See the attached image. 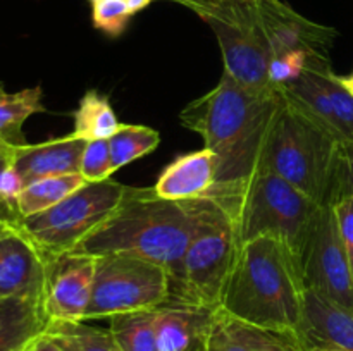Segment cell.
I'll list each match as a JSON object with an SVG mask.
<instances>
[{"label": "cell", "mask_w": 353, "mask_h": 351, "mask_svg": "<svg viewBox=\"0 0 353 351\" xmlns=\"http://www.w3.org/2000/svg\"><path fill=\"white\" fill-rule=\"evenodd\" d=\"M43 334L64 351H121L110 329H99L85 322L48 320Z\"/></svg>", "instance_id": "obj_23"}, {"label": "cell", "mask_w": 353, "mask_h": 351, "mask_svg": "<svg viewBox=\"0 0 353 351\" xmlns=\"http://www.w3.org/2000/svg\"><path fill=\"white\" fill-rule=\"evenodd\" d=\"M303 350L305 351H347L341 348L331 346V344H319V343H303Z\"/></svg>", "instance_id": "obj_33"}, {"label": "cell", "mask_w": 353, "mask_h": 351, "mask_svg": "<svg viewBox=\"0 0 353 351\" xmlns=\"http://www.w3.org/2000/svg\"><path fill=\"white\" fill-rule=\"evenodd\" d=\"M171 277L162 265L123 253L95 257L92 299L85 320L143 312L169 299Z\"/></svg>", "instance_id": "obj_9"}, {"label": "cell", "mask_w": 353, "mask_h": 351, "mask_svg": "<svg viewBox=\"0 0 353 351\" xmlns=\"http://www.w3.org/2000/svg\"><path fill=\"white\" fill-rule=\"evenodd\" d=\"M74 131L78 138L83 140H109L119 127L116 112H114L110 100L97 89H88L81 96L78 109L72 112Z\"/></svg>", "instance_id": "obj_22"}, {"label": "cell", "mask_w": 353, "mask_h": 351, "mask_svg": "<svg viewBox=\"0 0 353 351\" xmlns=\"http://www.w3.org/2000/svg\"><path fill=\"white\" fill-rule=\"evenodd\" d=\"M47 315L37 299H0V351H28L45 332Z\"/></svg>", "instance_id": "obj_19"}, {"label": "cell", "mask_w": 353, "mask_h": 351, "mask_svg": "<svg viewBox=\"0 0 353 351\" xmlns=\"http://www.w3.org/2000/svg\"><path fill=\"white\" fill-rule=\"evenodd\" d=\"M24 181L14 165L0 172V205L16 210V202L24 189Z\"/></svg>", "instance_id": "obj_30"}, {"label": "cell", "mask_w": 353, "mask_h": 351, "mask_svg": "<svg viewBox=\"0 0 353 351\" xmlns=\"http://www.w3.org/2000/svg\"><path fill=\"white\" fill-rule=\"evenodd\" d=\"M233 209L240 244L261 236L283 241L293 253H302L307 233L316 215V202L268 167H259L231 188H212ZM207 193V195H209Z\"/></svg>", "instance_id": "obj_6"}, {"label": "cell", "mask_w": 353, "mask_h": 351, "mask_svg": "<svg viewBox=\"0 0 353 351\" xmlns=\"http://www.w3.org/2000/svg\"><path fill=\"white\" fill-rule=\"evenodd\" d=\"M79 174L88 182H99L110 179L114 174L112 162H110L109 140H90L86 141L81 155Z\"/></svg>", "instance_id": "obj_27"}, {"label": "cell", "mask_w": 353, "mask_h": 351, "mask_svg": "<svg viewBox=\"0 0 353 351\" xmlns=\"http://www.w3.org/2000/svg\"><path fill=\"white\" fill-rule=\"evenodd\" d=\"M312 57H316V54H310V52L305 50H293L285 55L271 58V64H269V81H271L272 88L278 89L296 81L303 74V71L307 69Z\"/></svg>", "instance_id": "obj_28"}, {"label": "cell", "mask_w": 353, "mask_h": 351, "mask_svg": "<svg viewBox=\"0 0 353 351\" xmlns=\"http://www.w3.org/2000/svg\"><path fill=\"white\" fill-rule=\"evenodd\" d=\"M12 217H19V215H17L16 210L6 209V206H0V222H3V220H7V219H12Z\"/></svg>", "instance_id": "obj_37"}, {"label": "cell", "mask_w": 353, "mask_h": 351, "mask_svg": "<svg viewBox=\"0 0 353 351\" xmlns=\"http://www.w3.org/2000/svg\"><path fill=\"white\" fill-rule=\"evenodd\" d=\"M85 145L86 140L72 133L61 138H52L43 143H26L17 147L14 155V167L23 178L24 184L48 176L78 174Z\"/></svg>", "instance_id": "obj_16"}, {"label": "cell", "mask_w": 353, "mask_h": 351, "mask_svg": "<svg viewBox=\"0 0 353 351\" xmlns=\"http://www.w3.org/2000/svg\"><path fill=\"white\" fill-rule=\"evenodd\" d=\"M90 2H95V0H90Z\"/></svg>", "instance_id": "obj_40"}, {"label": "cell", "mask_w": 353, "mask_h": 351, "mask_svg": "<svg viewBox=\"0 0 353 351\" xmlns=\"http://www.w3.org/2000/svg\"><path fill=\"white\" fill-rule=\"evenodd\" d=\"M86 179L81 174H64L48 176V178L37 179L24 186L19 198L16 202V212L19 217H31L45 212L68 198L71 193L86 184Z\"/></svg>", "instance_id": "obj_21"}, {"label": "cell", "mask_w": 353, "mask_h": 351, "mask_svg": "<svg viewBox=\"0 0 353 351\" xmlns=\"http://www.w3.org/2000/svg\"><path fill=\"white\" fill-rule=\"evenodd\" d=\"M303 292L299 257L283 241L261 236L238 250L219 306L255 326L300 337Z\"/></svg>", "instance_id": "obj_2"}, {"label": "cell", "mask_w": 353, "mask_h": 351, "mask_svg": "<svg viewBox=\"0 0 353 351\" xmlns=\"http://www.w3.org/2000/svg\"><path fill=\"white\" fill-rule=\"evenodd\" d=\"M48 257L21 227L19 217L0 222V299L26 298L43 305Z\"/></svg>", "instance_id": "obj_11"}, {"label": "cell", "mask_w": 353, "mask_h": 351, "mask_svg": "<svg viewBox=\"0 0 353 351\" xmlns=\"http://www.w3.org/2000/svg\"><path fill=\"white\" fill-rule=\"evenodd\" d=\"M300 268L305 288L353 310V274L333 205H319L307 233Z\"/></svg>", "instance_id": "obj_10"}, {"label": "cell", "mask_w": 353, "mask_h": 351, "mask_svg": "<svg viewBox=\"0 0 353 351\" xmlns=\"http://www.w3.org/2000/svg\"><path fill=\"white\" fill-rule=\"evenodd\" d=\"M161 143L159 131L140 124H119L116 133L109 138L110 162L114 172L137 158L152 153Z\"/></svg>", "instance_id": "obj_24"}, {"label": "cell", "mask_w": 353, "mask_h": 351, "mask_svg": "<svg viewBox=\"0 0 353 351\" xmlns=\"http://www.w3.org/2000/svg\"><path fill=\"white\" fill-rule=\"evenodd\" d=\"M126 189L114 179L86 182L52 209L19 217V224L47 257L69 253L112 215Z\"/></svg>", "instance_id": "obj_8"}, {"label": "cell", "mask_w": 353, "mask_h": 351, "mask_svg": "<svg viewBox=\"0 0 353 351\" xmlns=\"http://www.w3.org/2000/svg\"><path fill=\"white\" fill-rule=\"evenodd\" d=\"M195 203V227L178 267L169 274L168 301L217 308L240 250L238 224L230 202L209 193Z\"/></svg>", "instance_id": "obj_5"}, {"label": "cell", "mask_w": 353, "mask_h": 351, "mask_svg": "<svg viewBox=\"0 0 353 351\" xmlns=\"http://www.w3.org/2000/svg\"><path fill=\"white\" fill-rule=\"evenodd\" d=\"M28 351H64V350H62V348L59 346L55 341H52L50 337L45 336V334H41V336L38 337L33 344H31L30 350Z\"/></svg>", "instance_id": "obj_32"}, {"label": "cell", "mask_w": 353, "mask_h": 351, "mask_svg": "<svg viewBox=\"0 0 353 351\" xmlns=\"http://www.w3.org/2000/svg\"><path fill=\"white\" fill-rule=\"evenodd\" d=\"M195 227L193 200L174 202L154 188H130L112 215L76 246V253H123L162 265L171 274L181 262Z\"/></svg>", "instance_id": "obj_3"}, {"label": "cell", "mask_w": 353, "mask_h": 351, "mask_svg": "<svg viewBox=\"0 0 353 351\" xmlns=\"http://www.w3.org/2000/svg\"><path fill=\"white\" fill-rule=\"evenodd\" d=\"M240 2H255V0H240Z\"/></svg>", "instance_id": "obj_38"}, {"label": "cell", "mask_w": 353, "mask_h": 351, "mask_svg": "<svg viewBox=\"0 0 353 351\" xmlns=\"http://www.w3.org/2000/svg\"><path fill=\"white\" fill-rule=\"evenodd\" d=\"M338 79H340L341 85L345 86V89L353 96V72L348 76H338Z\"/></svg>", "instance_id": "obj_36"}, {"label": "cell", "mask_w": 353, "mask_h": 351, "mask_svg": "<svg viewBox=\"0 0 353 351\" xmlns=\"http://www.w3.org/2000/svg\"><path fill=\"white\" fill-rule=\"evenodd\" d=\"M2 86H3V83H0V88H2Z\"/></svg>", "instance_id": "obj_39"}, {"label": "cell", "mask_w": 353, "mask_h": 351, "mask_svg": "<svg viewBox=\"0 0 353 351\" xmlns=\"http://www.w3.org/2000/svg\"><path fill=\"white\" fill-rule=\"evenodd\" d=\"M347 191L353 195V151L348 150V164H347Z\"/></svg>", "instance_id": "obj_34"}, {"label": "cell", "mask_w": 353, "mask_h": 351, "mask_svg": "<svg viewBox=\"0 0 353 351\" xmlns=\"http://www.w3.org/2000/svg\"><path fill=\"white\" fill-rule=\"evenodd\" d=\"M347 164V145L283 95L261 167L274 171L317 205H334L348 195Z\"/></svg>", "instance_id": "obj_4"}, {"label": "cell", "mask_w": 353, "mask_h": 351, "mask_svg": "<svg viewBox=\"0 0 353 351\" xmlns=\"http://www.w3.org/2000/svg\"><path fill=\"white\" fill-rule=\"evenodd\" d=\"M214 310L176 301L157 306L154 317L159 351H205Z\"/></svg>", "instance_id": "obj_15"}, {"label": "cell", "mask_w": 353, "mask_h": 351, "mask_svg": "<svg viewBox=\"0 0 353 351\" xmlns=\"http://www.w3.org/2000/svg\"><path fill=\"white\" fill-rule=\"evenodd\" d=\"M259 14L271 58L293 50L327 55L336 38L333 28L312 23L281 0H259Z\"/></svg>", "instance_id": "obj_13"}, {"label": "cell", "mask_w": 353, "mask_h": 351, "mask_svg": "<svg viewBox=\"0 0 353 351\" xmlns=\"http://www.w3.org/2000/svg\"><path fill=\"white\" fill-rule=\"evenodd\" d=\"M300 339L353 351V310L305 288Z\"/></svg>", "instance_id": "obj_17"}, {"label": "cell", "mask_w": 353, "mask_h": 351, "mask_svg": "<svg viewBox=\"0 0 353 351\" xmlns=\"http://www.w3.org/2000/svg\"><path fill=\"white\" fill-rule=\"evenodd\" d=\"M205 351H305L295 334L278 332L231 315L217 306L210 319Z\"/></svg>", "instance_id": "obj_14"}, {"label": "cell", "mask_w": 353, "mask_h": 351, "mask_svg": "<svg viewBox=\"0 0 353 351\" xmlns=\"http://www.w3.org/2000/svg\"><path fill=\"white\" fill-rule=\"evenodd\" d=\"M16 150L17 147H10V145L0 143V172L6 171V169L10 167V165H14V155H16ZM6 209H10V206H6Z\"/></svg>", "instance_id": "obj_31"}, {"label": "cell", "mask_w": 353, "mask_h": 351, "mask_svg": "<svg viewBox=\"0 0 353 351\" xmlns=\"http://www.w3.org/2000/svg\"><path fill=\"white\" fill-rule=\"evenodd\" d=\"M126 2H128V6H130L131 12L137 14V12H140L141 9H145L148 3L154 2V0H126Z\"/></svg>", "instance_id": "obj_35"}, {"label": "cell", "mask_w": 353, "mask_h": 351, "mask_svg": "<svg viewBox=\"0 0 353 351\" xmlns=\"http://www.w3.org/2000/svg\"><path fill=\"white\" fill-rule=\"evenodd\" d=\"M281 102V89L248 92L223 72L210 92L181 110L183 126L199 133L216 155L214 188H231L261 167Z\"/></svg>", "instance_id": "obj_1"}, {"label": "cell", "mask_w": 353, "mask_h": 351, "mask_svg": "<svg viewBox=\"0 0 353 351\" xmlns=\"http://www.w3.org/2000/svg\"><path fill=\"white\" fill-rule=\"evenodd\" d=\"M131 16L133 12L126 0H95L92 2L93 26L112 38L123 34Z\"/></svg>", "instance_id": "obj_26"}, {"label": "cell", "mask_w": 353, "mask_h": 351, "mask_svg": "<svg viewBox=\"0 0 353 351\" xmlns=\"http://www.w3.org/2000/svg\"><path fill=\"white\" fill-rule=\"evenodd\" d=\"M216 184V155L209 148L174 158L162 171L154 189L159 196L186 202L205 196Z\"/></svg>", "instance_id": "obj_18"}, {"label": "cell", "mask_w": 353, "mask_h": 351, "mask_svg": "<svg viewBox=\"0 0 353 351\" xmlns=\"http://www.w3.org/2000/svg\"><path fill=\"white\" fill-rule=\"evenodd\" d=\"M334 215H336L338 227H340L341 240H343L345 250H347L348 260H350L353 274V195H343L333 205Z\"/></svg>", "instance_id": "obj_29"}, {"label": "cell", "mask_w": 353, "mask_h": 351, "mask_svg": "<svg viewBox=\"0 0 353 351\" xmlns=\"http://www.w3.org/2000/svg\"><path fill=\"white\" fill-rule=\"evenodd\" d=\"M154 310L121 313L110 319V332L121 351H159Z\"/></svg>", "instance_id": "obj_25"}, {"label": "cell", "mask_w": 353, "mask_h": 351, "mask_svg": "<svg viewBox=\"0 0 353 351\" xmlns=\"http://www.w3.org/2000/svg\"><path fill=\"white\" fill-rule=\"evenodd\" d=\"M95 257L85 253L52 255L47 264L43 312L48 320L83 322L92 299Z\"/></svg>", "instance_id": "obj_12"}, {"label": "cell", "mask_w": 353, "mask_h": 351, "mask_svg": "<svg viewBox=\"0 0 353 351\" xmlns=\"http://www.w3.org/2000/svg\"><path fill=\"white\" fill-rule=\"evenodd\" d=\"M210 26L223 52L224 72L248 92L274 93L269 81L271 50L259 14V0H178Z\"/></svg>", "instance_id": "obj_7"}, {"label": "cell", "mask_w": 353, "mask_h": 351, "mask_svg": "<svg viewBox=\"0 0 353 351\" xmlns=\"http://www.w3.org/2000/svg\"><path fill=\"white\" fill-rule=\"evenodd\" d=\"M43 92L40 86L21 89L16 93H7L0 88V143L10 147H23L26 138L23 126L31 116L43 112Z\"/></svg>", "instance_id": "obj_20"}]
</instances>
